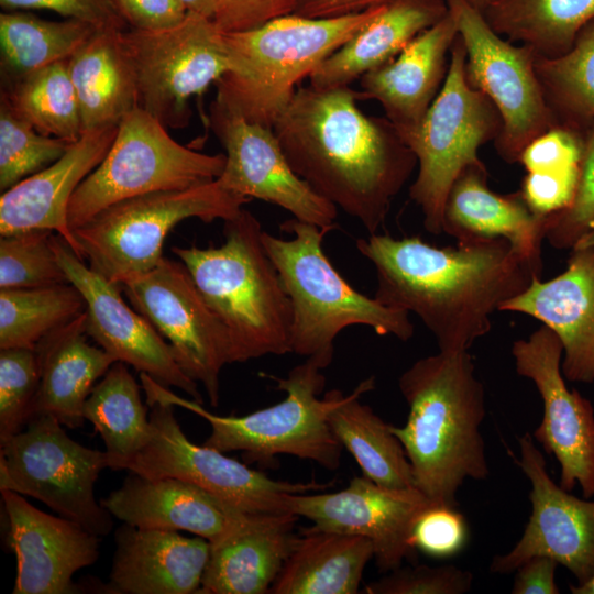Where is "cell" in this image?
I'll return each instance as SVG.
<instances>
[{
  "label": "cell",
  "mask_w": 594,
  "mask_h": 594,
  "mask_svg": "<svg viewBox=\"0 0 594 594\" xmlns=\"http://www.w3.org/2000/svg\"><path fill=\"white\" fill-rule=\"evenodd\" d=\"M86 311L36 345L40 389L36 415H52L70 429L84 421V405L96 382L117 362L87 340Z\"/></svg>",
  "instance_id": "cell-29"
},
{
  "label": "cell",
  "mask_w": 594,
  "mask_h": 594,
  "mask_svg": "<svg viewBox=\"0 0 594 594\" xmlns=\"http://www.w3.org/2000/svg\"><path fill=\"white\" fill-rule=\"evenodd\" d=\"M389 0H298L294 14L310 19L340 18L364 12Z\"/></svg>",
  "instance_id": "cell-52"
},
{
  "label": "cell",
  "mask_w": 594,
  "mask_h": 594,
  "mask_svg": "<svg viewBox=\"0 0 594 594\" xmlns=\"http://www.w3.org/2000/svg\"><path fill=\"white\" fill-rule=\"evenodd\" d=\"M580 165L543 172H528L519 194L530 211L540 219L566 209L575 194Z\"/></svg>",
  "instance_id": "cell-47"
},
{
  "label": "cell",
  "mask_w": 594,
  "mask_h": 594,
  "mask_svg": "<svg viewBox=\"0 0 594 594\" xmlns=\"http://www.w3.org/2000/svg\"><path fill=\"white\" fill-rule=\"evenodd\" d=\"M449 12L446 0H389L309 76L316 88L350 86L387 63Z\"/></svg>",
  "instance_id": "cell-30"
},
{
  "label": "cell",
  "mask_w": 594,
  "mask_h": 594,
  "mask_svg": "<svg viewBox=\"0 0 594 594\" xmlns=\"http://www.w3.org/2000/svg\"><path fill=\"white\" fill-rule=\"evenodd\" d=\"M250 199L218 179L178 190H163L116 202L73 230L82 260L111 283L123 285L156 267L164 241L179 222L206 223L237 216Z\"/></svg>",
  "instance_id": "cell-8"
},
{
  "label": "cell",
  "mask_w": 594,
  "mask_h": 594,
  "mask_svg": "<svg viewBox=\"0 0 594 594\" xmlns=\"http://www.w3.org/2000/svg\"><path fill=\"white\" fill-rule=\"evenodd\" d=\"M518 444L515 461L531 484V515L520 539L493 558L490 571L509 574L531 557L548 556L584 584L594 576V501L572 495L550 477L530 432Z\"/></svg>",
  "instance_id": "cell-18"
},
{
  "label": "cell",
  "mask_w": 594,
  "mask_h": 594,
  "mask_svg": "<svg viewBox=\"0 0 594 594\" xmlns=\"http://www.w3.org/2000/svg\"><path fill=\"white\" fill-rule=\"evenodd\" d=\"M583 151L584 132L556 124L522 150L518 163L527 173L563 169L580 165Z\"/></svg>",
  "instance_id": "cell-46"
},
{
  "label": "cell",
  "mask_w": 594,
  "mask_h": 594,
  "mask_svg": "<svg viewBox=\"0 0 594 594\" xmlns=\"http://www.w3.org/2000/svg\"><path fill=\"white\" fill-rule=\"evenodd\" d=\"M265 375V374H264ZM285 398L244 416H219L202 404L178 396L151 376L140 373L147 405L163 403L185 408L209 422L204 444L222 452L240 451L248 463L271 465L276 455L310 460L329 471L340 468L342 444L332 432L329 413L344 398L340 389L327 392L321 370L306 360L285 377L266 374Z\"/></svg>",
  "instance_id": "cell-7"
},
{
  "label": "cell",
  "mask_w": 594,
  "mask_h": 594,
  "mask_svg": "<svg viewBox=\"0 0 594 594\" xmlns=\"http://www.w3.org/2000/svg\"><path fill=\"white\" fill-rule=\"evenodd\" d=\"M187 12L198 14L206 19H215L219 0H179Z\"/></svg>",
  "instance_id": "cell-53"
},
{
  "label": "cell",
  "mask_w": 594,
  "mask_h": 594,
  "mask_svg": "<svg viewBox=\"0 0 594 594\" xmlns=\"http://www.w3.org/2000/svg\"><path fill=\"white\" fill-rule=\"evenodd\" d=\"M0 95L42 134L72 142L82 135L78 98L67 59L2 82Z\"/></svg>",
  "instance_id": "cell-37"
},
{
  "label": "cell",
  "mask_w": 594,
  "mask_h": 594,
  "mask_svg": "<svg viewBox=\"0 0 594 594\" xmlns=\"http://www.w3.org/2000/svg\"><path fill=\"white\" fill-rule=\"evenodd\" d=\"M107 468L106 451L75 441L52 415L34 416L0 444V491L33 497L99 537L113 528V516L95 496Z\"/></svg>",
  "instance_id": "cell-11"
},
{
  "label": "cell",
  "mask_w": 594,
  "mask_h": 594,
  "mask_svg": "<svg viewBox=\"0 0 594 594\" xmlns=\"http://www.w3.org/2000/svg\"><path fill=\"white\" fill-rule=\"evenodd\" d=\"M579 246H594V226L591 231L576 243L574 248Z\"/></svg>",
  "instance_id": "cell-55"
},
{
  "label": "cell",
  "mask_w": 594,
  "mask_h": 594,
  "mask_svg": "<svg viewBox=\"0 0 594 594\" xmlns=\"http://www.w3.org/2000/svg\"><path fill=\"white\" fill-rule=\"evenodd\" d=\"M475 8L483 11L493 0H469Z\"/></svg>",
  "instance_id": "cell-56"
},
{
  "label": "cell",
  "mask_w": 594,
  "mask_h": 594,
  "mask_svg": "<svg viewBox=\"0 0 594 594\" xmlns=\"http://www.w3.org/2000/svg\"><path fill=\"white\" fill-rule=\"evenodd\" d=\"M569 587L572 594H594V576L584 584L570 585Z\"/></svg>",
  "instance_id": "cell-54"
},
{
  "label": "cell",
  "mask_w": 594,
  "mask_h": 594,
  "mask_svg": "<svg viewBox=\"0 0 594 594\" xmlns=\"http://www.w3.org/2000/svg\"><path fill=\"white\" fill-rule=\"evenodd\" d=\"M209 123L226 151L224 168L217 178L226 189L276 205L300 221L338 227V208L296 175L273 129L249 122L213 101Z\"/></svg>",
  "instance_id": "cell-20"
},
{
  "label": "cell",
  "mask_w": 594,
  "mask_h": 594,
  "mask_svg": "<svg viewBox=\"0 0 594 594\" xmlns=\"http://www.w3.org/2000/svg\"><path fill=\"white\" fill-rule=\"evenodd\" d=\"M53 231L29 230L0 237V289L69 283L52 244Z\"/></svg>",
  "instance_id": "cell-41"
},
{
  "label": "cell",
  "mask_w": 594,
  "mask_h": 594,
  "mask_svg": "<svg viewBox=\"0 0 594 594\" xmlns=\"http://www.w3.org/2000/svg\"><path fill=\"white\" fill-rule=\"evenodd\" d=\"M299 517L251 514L233 531L210 543V557L197 594H265L292 552Z\"/></svg>",
  "instance_id": "cell-27"
},
{
  "label": "cell",
  "mask_w": 594,
  "mask_h": 594,
  "mask_svg": "<svg viewBox=\"0 0 594 594\" xmlns=\"http://www.w3.org/2000/svg\"><path fill=\"white\" fill-rule=\"evenodd\" d=\"M459 35L451 12L417 35L387 63L360 80V100L375 99L405 139L421 123L447 76L451 47Z\"/></svg>",
  "instance_id": "cell-24"
},
{
  "label": "cell",
  "mask_w": 594,
  "mask_h": 594,
  "mask_svg": "<svg viewBox=\"0 0 594 594\" xmlns=\"http://www.w3.org/2000/svg\"><path fill=\"white\" fill-rule=\"evenodd\" d=\"M122 31L98 30L68 59L82 133L121 119L138 107L133 72L121 44Z\"/></svg>",
  "instance_id": "cell-32"
},
{
  "label": "cell",
  "mask_w": 594,
  "mask_h": 594,
  "mask_svg": "<svg viewBox=\"0 0 594 594\" xmlns=\"http://www.w3.org/2000/svg\"><path fill=\"white\" fill-rule=\"evenodd\" d=\"M544 221L519 191L499 195L487 186L486 167L470 166L454 180L443 211V232L457 241L506 239L525 258L542 268Z\"/></svg>",
  "instance_id": "cell-28"
},
{
  "label": "cell",
  "mask_w": 594,
  "mask_h": 594,
  "mask_svg": "<svg viewBox=\"0 0 594 594\" xmlns=\"http://www.w3.org/2000/svg\"><path fill=\"white\" fill-rule=\"evenodd\" d=\"M52 244L68 282L86 301V330L116 361L133 366L166 387H176L202 404L198 383L179 367L167 341L122 298L121 286L84 263L69 244L53 234Z\"/></svg>",
  "instance_id": "cell-19"
},
{
  "label": "cell",
  "mask_w": 594,
  "mask_h": 594,
  "mask_svg": "<svg viewBox=\"0 0 594 594\" xmlns=\"http://www.w3.org/2000/svg\"><path fill=\"white\" fill-rule=\"evenodd\" d=\"M374 388V376L360 382L329 413L328 424L365 477L389 488H413L411 465L400 441L392 432L391 425L360 400L363 394Z\"/></svg>",
  "instance_id": "cell-33"
},
{
  "label": "cell",
  "mask_w": 594,
  "mask_h": 594,
  "mask_svg": "<svg viewBox=\"0 0 594 594\" xmlns=\"http://www.w3.org/2000/svg\"><path fill=\"white\" fill-rule=\"evenodd\" d=\"M40 381L35 349H0V444L36 416Z\"/></svg>",
  "instance_id": "cell-42"
},
{
  "label": "cell",
  "mask_w": 594,
  "mask_h": 594,
  "mask_svg": "<svg viewBox=\"0 0 594 594\" xmlns=\"http://www.w3.org/2000/svg\"><path fill=\"white\" fill-rule=\"evenodd\" d=\"M120 15L136 30L174 26L187 15L179 0H110Z\"/></svg>",
  "instance_id": "cell-50"
},
{
  "label": "cell",
  "mask_w": 594,
  "mask_h": 594,
  "mask_svg": "<svg viewBox=\"0 0 594 594\" xmlns=\"http://www.w3.org/2000/svg\"><path fill=\"white\" fill-rule=\"evenodd\" d=\"M594 226V122L584 131V151L574 197L561 212L546 218L544 239L557 249H573Z\"/></svg>",
  "instance_id": "cell-43"
},
{
  "label": "cell",
  "mask_w": 594,
  "mask_h": 594,
  "mask_svg": "<svg viewBox=\"0 0 594 594\" xmlns=\"http://www.w3.org/2000/svg\"><path fill=\"white\" fill-rule=\"evenodd\" d=\"M224 164V154H205L178 143L163 123L136 107L121 119L107 155L73 194L69 227L74 230L131 197L216 180Z\"/></svg>",
  "instance_id": "cell-10"
},
{
  "label": "cell",
  "mask_w": 594,
  "mask_h": 594,
  "mask_svg": "<svg viewBox=\"0 0 594 594\" xmlns=\"http://www.w3.org/2000/svg\"><path fill=\"white\" fill-rule=\"evenodd\" d=\"M279 227L292 238L264 230L262 241L290 299L293 353L323 370L333 360L337 336L348 327L366 326L400 341L414 336L408 311L361 294L334 268L323 251V239L333 229L296 218Z\"/></svg>",
  "instance_id": "cell-5"
},
{
  "label": "cell",
  "mask_w": 594,
  "mask_h": 594,
  "mask_svg": "<svg viewBox=\"0 0 594 594\" xmlns=\"http://www.w3.org/2000/svg\"><path fill=\"white\" fill-rule=\"evenodd\" d=\"M101 504L131 526L187 531L216 542L238 528L243 513L201 487L176 479H150L128 471L122 485Z\"/></svg>",
  "instance_id": "cell-25"
},
{
  "label": "cell",
  "mask_w": 594,
  "mask_h": 594,
  "mask_svg": "<svg viewBox=\"0 0 594 594\" xmlns=\"http://www.w3.org/2000/svg\"><path fill=\"white\" fill-rule=\"evenodd\" d=\"M356 249L375 268L374 298L415 314L444 352L469 351L490 332L492 315L542 271L503 238L438 248L418 235L374 233Z\"/></svg>",
  "instance_id": "cell-1"
},
{
  "label": "cell",
  "mask_w": 594,
  "mask_h": 594,
  "mask_svg": "<svg viewBox=\"0 0 594 594\" xmlns=\"http://www.w3.org/2000/svg\"><path fill=\"white\" fill-rule=\"evenodd\" d=\"M473 573L452 564H416L397 568L367 583V594H464L472 588Z\"/></svg>",
  "instance_id": "cell-44"
},
{
  "label": "cell",
  "mask_w": 594,
  "mask_h": 594,
  "mask_svg": "<svg viewBox=\"0 0 594 594\" xmlns=\"http://www.w3.org/2000/svg\"><path fill=\"white\" fill-rule=\"evenodd\" d=\"M118 127L84 132L56 162L2 193L0 234L37 229L55 231L82 258L68 223L69 201L81 182L107 155Z\"/></svg>",
  "instance_id": "cell-23"
},
{
  "label": "cell",
  "mask_w": 594,
  "mask_h": 594,
  "mask_svg": "<svg viewBox=\"0 0 594 594\" xmlns=\"http://www.w3.org/2000/svg\"><path fill=\"white\" fill-rule=\"evenodd\" d=\"M558 562L548 556H535L516 569L513 594H559L556 583Z\"/></svg>",
  "instance_id": "cell-51"
},
{
  "label": "cell",
  "mask_w": 594,
  "mask_h": 594,
  "mask_svg": "<svg viewBox=\"0 0 594 594\" xmlns=\"http://www.w3.org/2000/svg\"><path fill=\"white\" fill-rule=\"evenodd\" d=\"M287 504L292 515L309 519L317 529L370 539L376 565L391 572L416 560L414 527L432 502L416 487L389 488L363 475L338 492L290 494Z\"/></svg>",
  "instance_id": "cell-17"
},
{
  "label": "cell",
  "mask_w": 594,
  "mask_h": 594,
  "mask_svg": "<svg viewBox=\"0 0 594 594\" xmlns=\"http://www.w3.org/2000/svg\"><path fill=\"white\" fill-rule=\"evenodd\" d=\"M7 10L46 9L66 19L87 22L98 30L124 31L127 22L110 0H0Z\"/></svg>",
  "instance_id": "cell-48"
},
{
  "label": "cell",
  "mask_w": 594,
  "mask_h": 594,
  "mask_svg": "<svg viewBox=\"0 0 594 594\" xmlns=\"http://www.w3.org/2000/svg\"><path fill=\"white\" fill-rule=\"evenodd\" d=\"M359 100L350 86H300L273 131L296 175L374 234L417 158L395 125L363 113Z\"/></svg>",
  "instance_id": "cell-2"
},
{
  "label": "cell",
  "mask_w": 594,
  "mask_h": 594,
  "mask_svg": "<svg viewBox=\"0 0 594 594\" xmlns=\"http://www.w3.org/2000/svg\"><path fill=\"white\" fill-rule=\"evenodd\" d=\"M298 0H219L213 19L223 33L244 32L293 14Z\"/></svg>",
  "instance_id": "cell-49"
},
{
  "label": "cell",
  "mask_w": 594,
  "mask_h": 594,
  "mask_svg": "<svg viewBox=\"0 0 594 594\" xmlns=\"http://www.w3.org/2000/svg\"><path fill=\"white\" fill-rule=\"evenodd\" d=\"M150 407L152 439L131 460L127 471L150 479L176 477L193 483L246 514H290V494L333 486V482L275 481L222 451L193 443L174 415L175 406L154 403Z\"/></svg>",
  "instance_id": "cell-14"
},
{
  "label": "cell",
  "mask_w": 594,
  "mask_h": 594,
  "mask_svg": "<svg viewBox=\"0 0 594 594\" xmlns=\"http://www.w3.org/2000/svg\"><path fill=\"white\" fill-rule=\"evenodd\" d=\"M263 231L242 208L224 221L221 245L172 248L226 328L232 363L292 352V304L264 248Z\"/></svg>",
  "instance_id": "cell-4"
},
{
  "label": "cell",
  "mask_w": 594,
  "mask_h": 594,
  "mask_svg": "<svg viewBox=\"0 0 594 594\" xmlns=\"http://www.w3.org/2000/svg\"><path fill=\"white\" fill-rule=\"evenodd\" d=\"M120 40L133 72L138 107L166 128H186L191 98L230 70L223 33L195 13L167 29L122 31Z\"/></svg>",
  "instance_id": "cell-12"
},
{
  "label": "cell",
  "mask_w": 594,
  "mask_h": 594,
  "mask_svg": "<svg viewBox=\"0 0 594 594\" xmlns=\"http://www.w3.org/2000/svg\"><path fill=\"white\" fill-rule=\"evenodd\" d=\"M518 375L534 382L543 405L532 438L560 464L559 485L571 492L578 484L584 498L594 496V408L570 389L561 370L563 348L559 337L541 326L527 339L513 343Z\"/></svg>",
  "instance_id": "cell-16"
},
{
  "label": "cell",
  "mask_w": 594,
  "mask_h": 594,
  "mask_svg": "<svg viewBox=\"0 0 594 594\" xmlns=\"http://www.w3.org/2000/svg\"><path fill=\"white\" fill-rule=\"evenodd\" d=\"M75 142L40 133L0 95V190L61 158Z\"/></svg>",
  "instance_id": "cell-40"
},
{
  "label": "cell",
  "mask_w": 594,
  "mask_h": 594,
  "mask_svg": "<svg viewBox=\"0 0 594 594\" xmlns=\"http://www.w3.org/2000/svg\"><path fill=\"white\" fill-rule=\"evenodd\" d=\"M499 311L520 312L541 321L561 341L564 378L594 382V246L573 248L563 273L544 282L534 277Z\"/></svg>",
  "instance_id": "cell-22"
},
{
  "label": "cell",
  "mask_w": 594,
  "mask_h": 594,
  "mask_svg": "<svg viewBox=\"0 0 594 594\" xmlns=\"http://www.w3.org/2000/svg\"><path fill=\"white\" fill-rule=\"evenodd\" d=\"M114 541L107 593H198L210 557L207 539L123 522Z\"/></svg>",
  "instance_id": "cell-26"
},
{
  "label": "cell",
  "mask_w": 594,
  "mask_h": 594,
  "mask_svg": "<svg viewBox=\"0 0 594 594\" xmlns=\"http://www.w3.org/2000/svg\"><path fill=\"white\" fill-rule=\"evenodd\" d=\"M128 364L114 362L85 402L82 415L105 442L109 469L127 470L151 441L150 414Z\"/></svg>",
  "instance_id": "cell-34"
},
{
  "label": "cell",
  "mask_w": 594,
  "mask_h": 594,
  "mask_svg": "<svg viewBox=\"0 0 594 594\" xmlns=\"http://www.w3.org/2000/svg\"><path fill=\"white\" fill-rule=\"evenodd\" d=\"M535 69L556 123L584 132L594 122V19L563 55L536 56Z\"/></svg>",
  "instance_id": "cell-38"
},
{
  "label": "cell",
  "mask_w": 594,
  "mask_h": 594,
  "mask_svg": "<svg viewBox=\"0 0 594 594\" xmlns=\"http://www.w3.org/2000/svg\"><path fill=\"white\" fill-rule=\"evenodd\" d=\"M85 311V298L72 283L0 289V349H35L45 336Z\"/></svg>",
  "instance_id": "cell-39"
},
{
  "label": "cell",
  "mask_w": 594,
  "mask_h": 594,
  "mask_svg": "<svg viewBox=\"0 0 594 594\" xmlns=\"http://www.w3.org/2000/svg\"><path fill=\"white\" fill-rule=\"evenodd\" d=\"M482 13L501 36L552 58L566 53L594 19V0H493Z\"/></svg>",
  "instance_id": "cell-35"
},
{
  "label": "cell",
  "mask_w": 594,
  "mask_h": 594,
  "mask_svg": "<svg viewBox=\"0 0 594 594\" xmlns=\"http://www.w3.org/2000/svg\"><path fill=\"white\" fill-rule=\"evenodd\" d=\"M466 538V522L457 507L433 503L419 515L413 531L416 549L433 558L458 553Z\"/></svg>",
  "instance_id": "cell-45"
},
{
  "label": "cell",
  "mask_w": 594,
  "mask_h": 594,
  "mask_svg": "<svg viewBox=\"0 0 594 594\" xmlns=\"http://www.w3.org/2000/svg\"><path fill=\"white\" fill-rule=\"evenodd\" d=\"M121 288L167 341L183 372L204 386L210 405L217 407L221 370L232 363L230 339L184 263L164 257Z\"/></svg>",
  "instance_id": "cell-15"
},
{
  "label": "cell",
  "mask_w": 594,
  "mask_h": 594,
  "mask_svg": "<svg viewBox=\"0 0 594 594\" xmlns=\"http://www.w3.org/2000/svg\"><path fill=\"white\" fill-rule=\"evenodd\" d=\"M374 557L370 539L310 527L296 538L271 594H355Z\"/></svg>",
  "instance_id": "cell-31"
},
{
  "label": "cell",
  "mask_w": 594,
  "mask_h": 594,
  "mask_svg": "<svg viewBox=\"0 0 594 594\" xmlns=\"http://www.w3.org/2000/svg\"><path fill=\"white\" fill-rule=\"evenodd\" d=\"M466 52L458 35L440 91L419 127L404 141L417 158L410 199L420 208L425 229L443 233V211L458 176L470 166L485 167L479 148L496 140L503 120L495 105L465 76Z\"/></svg>",
  "instance_id": "cell-9"
},
{
  "label": "cell",
  "mask_w": 594,
  "mask_h": 594,
  "mask_svg": "<svg viewBox=\"0 0 594 594\" xmlns=\"http://www.w3.org/2000/svg\"><path fill=\"white\" fill-rule=\"evenodd\" d=\"M466 52L468 82L497 108L503 127L495 146L509 164L522 150L556 125L538 80L536 53L496 33L469 0H446Z\"/></svg>",
  "instance_id": "cell-13"
},
{
  "label": "cell",
  "mask_w": 594,
  "mask_h": 594,
  "mask_svg": "<svg viewBox=\"0 0 594 594\" xmlns=\"http://www.w3.org/2000/svg\"><path fill=\"white\" fill-rule=\"evenodd\" d=\"M409 411L403 427L391 425L410 462L415 487L433 504L457 507L468 479L488 476L481 425L486 395L468 351L429 355L398 380Z\"/></svg>",
  "instance_id": "cell-3"
},
{
  "label": "cell",
  "mask_w": 594,
  "mask_h": 594,
  "mask_svg": "<svg viewBox=\"0 0 594 594\" xmlns=\"http://www.w3.org/2000/svg\"><path fill=\"white\" fill-rule=\"evenodd\" d=\"M98 31L76 19L48 21L30 13L0 14L1 82L68 59Z\"/></svg>",
  "instance_id": "cell-36"
},
{
  "label": "cell",
  "mask_w": 594,
  "mask_h": 594,
  "mask_svg": "<svg viewBox=\"0 0 594 594\" xmlns=\"http://www.w3.org/2000/svg\"><path fill=\"white\" fill-rule=\"evenodd\" d=\"M8 546L15 554L13 594H73V576L99 557L100 537L79 524L44 513L21 494L2 490Z\"/></svg>",
  "instance_id": "cell-21"
},
{
  "label": "cell",
  "mask_w": 594,
  "mask_h": 594,
  "mask_svg": "<svg viewBox=\"0 0 594 594\" xmlns=\"http://www.w3.org/2000/svg\"><path fill=\"white\" fill-rule=\"evenodd\" d=\"M382 6L329 19L293 13L253 30L222 32L230 70L215 84L213 102L249 122L273 129L299 82L353 37Z\"/></svg>",
  "instance_id": "cell-6"
}]
</instances>
